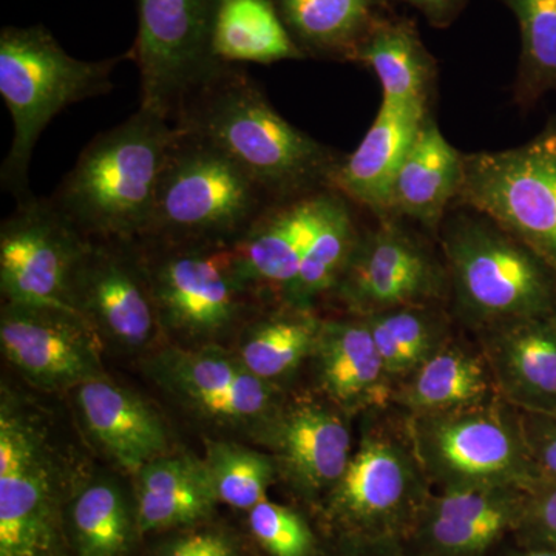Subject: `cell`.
Listing matches in <instances>:
<instances>
[{"label": "cell", "mask_w": 556, "mask_h": 556, "mask_svg": "<svg viewBox=\"0 0 556 556\" xmlns=\"http://www.w3.org/2000/svg\"><path fill=\"white\" fill-rule=\"evenodd\" d=\"M212 53L240 65L305 60L270 0H218Z\"/></svg>", "instance_id": "29"}, {"label": "cell", "mask_w": 556, "mask_h": 556, "mask_svg": "<svg viewBox=\"0 0 556 556\" xmlns=\"http://www.w3.org/2000/svg\"><path fill=\"white\" fill-rule=\"evenodd\" d=\"M405 417L434 492L538 484L519 409L503 397Z\"/></svg>", "instance_id": "7"}, {"label": "cell", "mask_w": 556, "mask_h": 556, "mask_svg": "<svg viewBox=\"0 0 556 556\" xmlns=\"http://www.w3.org/2000/svg\"><path fill=\"white\" fill-rule=\"evenodd\" d=\"M137 517L118 486L98 482L73 501L70 530L78 556H124L129 551Z\"/></svg>", "instance_id": "33"}, {"label": "cell", "mask_w": 556, "mask_h": 556, "mask_svg": "<svg viewBox=\"0 0 556 556\" xmlns=\"http://www.w3.org/2000/svg\"><path fill=\"white\" fill-rule=\"evenodd\" d=\"M175 137L174 124L138 109L91 139L51 201L86 239H139Z\"/></svg>", "instance_id": "2"}, {"label": "cell", "mask_w": 556, "mask_h": 556, "mask_svg": "<svg viewBox=\"0 0 556 556\" xmlns=\"http://www.w3.org/2000/svg\"><path fill=\"white\" fill-rule=\"evenodd\" d=\"M514 536L518 546L556 552V486L538 484L527 492L525 511Z\"/></svg>", "instance_id": "37"}, {"label": "cell", "mask_w": 556, "mask_h": 556, "mask_svg": "<svg viewBox=\"0 0 556 556\" xmlns=\"http://www.w3.org/2000/svg\"><path fill=\"white\" fill-rule=\"evenodd\" d=\"M369 412L346 470L325 495V514L339 536L404 543L434 490L409 438L407 417Z\"/></svg>", "instance_id": "6"}, {"label": "cell", "mask_w": 556, "mask_h": 556, "mask_svg": "<svg viewBox=\"0 0 556 556\" xmlns=\"http://www.w3.org/2000/svg\"><path fill=\"white\" fill-rule=\"evenodd\" d=\"M364 318L393 390L453 336L439 305L405 306Z\"/></svg>", "instance_id": "31"}, {"label": "cell", "mask_w": 556, "mask_h": 556, "mask_svg": "<svg viewBox=\"0 0 556 556\" xmlns=\"http://www.w3.org/2000/svg\"><path fill=\"white\" fill-rule=\"evenodd\" d=\"M321 556H409L401 541L339 536L338 544Z\"/></svg>", "instance_id": "40"}, {"label": "cell", "mask_w": 556, "mask_h": 556, "mask_svg": "<svg viewBox=\"0 0 556 556\" xmlns=\"http://www.w3.org/2000/svg\"><path fill=\"white\" fill-rule=\"evenodd\" d=\"M285 303V302H283ZM321 320L313 309H287L252 325L241 346V364L257 378L274 380L291 375L316 348Z\"/></svg>", "instance_id": "32"}, {"label": "cell", "mask_w": 556, "mask_h": 556, "mask_svg": "<svg viewBox=\"0 0 556 556\" xmlns=\"http://www.w3.org/2000/svg\"><path fill=\"white\" fill-rule=\"evenodd\" d=\"M87 241L50 197L31 193L17 201L0 229V285L7 303L79 313L72 285Z\"/></svg>", "instance_id": "12"}, {"label": "cell", "mask_w": 556, "mask_h": 556, "mask_svg": "<svg viewBox=\"0 0 556 556\" xmlns=\"http://www.w3.org/2000/svg\"><path fill=\"white\" fill-rule=\"evenodd\" d=\"M518 20L521 62L517 100L530 105L556 91V0H503Z\"/></svg>", "instance_id": "34"}, {"label": "cell", "mask_w": 556, "mask_h": 556, "mask_svg": "<svg viewBox=\"0 0 556 556\" xmlns=\"http://www.w3.org/2000/svg\"><path fill=\"white\" fill-rule=\"evenodd\" d=\"M72 300L90 324L123 345H144L160 321L137 239L87 241L73 276Z\"/></svg>", "instance_id": "13"}, {"label": "cell", "mask_w": 556, "mask_h": 556, "mask_svg": "<svg viewBox=\"0 0 556 556\" xmlns=\"http://www.w3.org/2000/svg\"><path fill=\"white\" fill-rule=\"evenodd\" d=\"M441 244L456 316L477 336L556 313V270L485 215L450 218Z\"/></svg>", "instance_id": "3"}, {"label": "cell", "mask_w": 556, "mask_h": 556, "mask_svg": "<svg viewBox=\"0 0 556 556\" xmlns=\"http://www.w3.org/2000/svg\"><path fill=\"white\" fill-rule=\"evenodd\" d=\"M164 375L181 396L212 416L228 419H270L277 390L257 378L241 361L207 351H172L163 357Z\"/></svg>", "instance_id": "22"}, {"label": "cell", "mask_w": 556, "mask_h": 556, "mask_svg": "<svg viewBox=\"0 0 556 556\" xmlns=\"http://www.w3.org/2000/svg\"><path fill=\"white\" fill-rule=\"evenodd\" d=\"M457 199L556 270V121L519 148L464 156Z\"/></svg>", "instance_id": "9"}, {"label": "cell", "mask_w": 556, "mask_h": 556, "mask_svg": "<svg viewBox=\"0 0 556 556\" xmlns=\"http://www.w3.org/2000/svg\"><path fill=\"white\" fill-rule=\"evenodd\" d=\"M354 61L376 73L383 102L427 108L434 61L412 22L383 17L361 43Z\"/></svg>", "instance_id": "28"}, {"label": "cell", "mask_w": 556, "mask_h": 556, "mask_svg": "<svg viewBox=\"0 0 556 556\" xmlns=\"http://www.w3.org/2000/svg\"><path fill=\"white\" fill-rule=\"evenodd\" d=\"M203 466L219 503L251 510L265 500L278 470L274 457L232 442H207Z\"/></svg>", "instance_id": "35"}, {"label": "cell", "mask_w": 556, "mask_h": 556, "mask_svg": "<svg viewBox=\"0 0 556 556\" xmlns=\"http://www.w3.org/2000/svg\"><path fill=\"white\" fill-rule=\"evenodd\" d=\"M84 422L121 467L137 475L164 456L166 430L156 413L137 394L104 378L87 380L78 390Z\"/></svg>", "instance_id": "23"}, {"label": "cell", "mask_w": 556, "mask_h": 556, "mask_svg": "<svg viewBox=\"0 0 556 556\" xmlns=\"http://www.w3.org/2000/svg\"><path fill=\"white\" fill-rule=\"evenodd\" d=\"M420 11L434 27H447L459 16L467 0H402Z\"/></svg>", "instance_id": "41"}, {"label": "cell", "mask_w": 556, "mask_h": 556, "mask_svg": "<svg viewBox=\"0 0 556 556\" xmlns=\"http://www.w3.org/2000/svg\"><path fill=\"white\" fill-rule=\"evenodd\" d=\"M217 503L203 463L161 456L137 473V527L141 532L195 525Z\"/></svg>", "instance_id": "27"}, {"label": "cell", "mask_w": 556, "mask_h": 556, "mask_svg": "<svg viewBox=\"0 0 556 556\" xmlns=\"http://www.w3.org/2000/svg\"><path fill=\"white\" fill-rule=\"evenodd\" d=\"M155 556H240V551L228 533L197 530L172 538L156 551Z\"/></svg>", "instance_id": "39"}, {"label": "cell", "mask_w": 556, "mask_h": 556, "mask_svg": "<svg viewBox=\"0 0 556 556\" xmlns=\"http://www.w3.org/2000/svg\"><path fill=\"white\" fill-rule=\"evenodd\" d=\"M463 177L464 155L427 116L394 179L390 217L413 219L438 230L450 203L459 195Z\"/></svg>", "instance_id": "24"}, {"label": "cell", "mask_w": 556, "mask_h": 556, "mask_svg": "<svg viewBox=\"0 0 556 556\" xmlns=\"http://www.w3.org/2000/svg\"><path fill=\"white\" fill-rule=\"evenodd\" d=\"M427 116V108L382 101L361 144L351 155L339 160L328 188L380 219L391 218L394 179Z\"/></svg>", "instance_id": "20"}, {"label": "cell", "mask_w": 556, "mask_h": 556, "mask_svg": "<svg viewBox=\"0 0 556 556\" xmlns=\"http://www.w3.org/2000/svg\"><path fill=\"white\" fill-rule=\"evenodd\" d=\"M305 58L354 61L386 0H270Z\"/></svg>", "instance_id": "26"}, {"label": "cell", "mask_w": 556, "mask_h": 556, "mask_svg": "<svg viewBox=\"0 0 556 556\" xmlns=\"http://www.w3.org/2000/svg\"><path fill=\"white\" fill-rule=\"evenodd\" d=\"M0 556H58L49 467L35 431L7 407L0 416Z\"/></svg>", "instance_id": "14"}, {"label": "cell", "mask_w": 556, "mask_h": 556, "mask_svg": "<svg viewBox=\"0 0 556 556\" xmlns=\"http://www.w3.org/2000/svg\"><path fill=\"white\" fill-rule=\"evenodd\" d=\"M358 233L350 201L327 189L298 277L280 299L295 308L313 309L317 299L331 294L356 247Z\"/></svg>", "instance_id": "30"}, {"label": "cell", "mask_w": 556, "mask_h": 556, "mask_svg": "<svg viewBox=\"0 0 556 556\" xmlns=\"http://www.w3.org/2000/svg\"><path fill=\"white\" fill-rule=\"evenodd\" d=\"M331 294L357 317L441 305L450 295L447 269L444 260L399 225L397 218H383L375 229L358 233Z\"/></svg>", "instance_id": "11"}, {"label": "cell", "mask_w": 556, "mask_h": 556, "mask_svg": "<svg viewBox=\"0 0 556 556\" xmlns=\"http://www.w3.org/2000/svg\"><path fill=\"white\" fill-rule=\"evenodd\" d=\"M311 358L318 387L346 415L391 407L393 386L364 317L321 320Z\"/></svg>", "instance_id": "19"}, {"label": "cell", "mask_w": 556, "mask_h": 556, "mask_svg": "<svg viewBox=\"0 0 556 556\" xmlns=\"http://www.w3.org/2000/svg\"><path fill=\"white\" fill-rule=\"evenodd\" d=\"M527 492L521 486L434 492L402 544L409 556H486L514 535Z\"/></svg>", "instance_id": "16"}, {"label": "cell", "mask_w": 556, "mask_h": 556, "mask_svg": "<svg viewBox=\"0 0 556 556\" xmlns=\"http://www.w3.org/2000/svg\"><path fill=\"white\" fill-rule=\"evenodd\" d=\"M218 0H137L138 31L127 51L139 72V109L174 123L179 105L219 64L212 53Z\"/></svg>", "instance_id": "10"}, {"label": "cell", "mask_w": 556, "mask_h": 556, "mask_svg": "<svg viewBox=\"0 0 556 556\" xmlns=\"http://www.w3.org/2000/svg\"><path fill=\"white\" fill-rule=\"evenodd\" d=\"M137 240L161 324L188 338L222 334L258 292L241 269L236 243Z\"/></svg>", "instance_id": "8"}, {"label": "cell", "mask_w": 556, "mask_h": 556, "mask_svg": "<svg viewBox=\"0 0 556 556\" xmlns=\"http://www.w3.org/2000/svg\"><path fill=\"white\" fill-rule=\"evenodd\" d=\"M248 521L252 535L270 556H316V536L292 508L265 497L249 510Z\"/></svg>", "instance_id": "36"}, {"label": "cell", "mask_w": 556, "mask_h": 556, "mask_svg": "<svg viewBox=\"0 0 556 556\" xmlns=\"http://www.w3.org/2000/svg\"><path fill=\"white\" fill-rule=\"evenodd\" d=\"M325 192L327 189L273 204L237 241L241 269L258 292L273 289L281 298L298 277Z\"/></svg>", "instance_id": "21"}, {"label": "cell", "mask_w": 556, "mask_h": 556, "mask_svg": "<svg viewBox=\"0 0 556 556\" xmlns=\"http://www.w3.org/2000/svg\"><path fill=\"white\" fill-rule=\"evenodd\" d=\"M504 556H556V552L547 551V548L517 546Z\"/></svg>", "instance_id": "42"}, {"label": "cell", "mask_w": 556, "mask_h": 556, "mask_svg": "<svg viewBox=\"0 0 556 556\" xmlns=\"http://www.w3.org/2000/svg\"><path fill=\"white\" fill-rule=\"evenodd\" d=\"M277 468L303 496L327 495L353 455L346 413L334 404L299 401L268 419Z\"/></svg>", "instance_id": "17"}, {"label": "cell", "mask_w": 556, "mask_h": 556, "mask_svg": "<svg viewBox=\"0 0 556 556\" xmlns=\"http://www.w3.org/2000/svg\"><path fill=\"white\" fill-rule=\"evenodd\" d=\"M83 314L7 303L0 343L7 358L43 388L83 386L101 378L100 361Z\"/></svg>", "instance_id": "15"}, {"label": "cell", "mask_w": 556, "mask_h": 556, "mask_svg": "<svg viewBox=\"0 0 556 556\" xmlns=\"http://www.w3.org/2000/svg\"><path fill=\"white\" fill-rule=\"evenodd\" d=\"M172 124L222 149L277 203L329 189L340 160L285 119L240 64L219 62L186 94Z\"/></svg>", "instance_id": "1"}, {"label": "cell", "mask_w": 556, "mask_h": 556, "mask_svg": "<svg viewBox=\"0 0 556 556\" xmlns=\"http://www.w3.org/2000/svg\"><path fill=\"white\" fill-rule=\"evenodd\" d=\"M497 396L481 348L450 338L437 353L394 387L391 405L404 415L447 412Z\"/></svg>", "instance_id": "25"}, {"label": "cell", "mask_w": 556, "mask_h": 556, "mask_svg": "<svg viewBox=\"0 0 556 556\" xmlns=\"http://www.w3.org/2000/svg\"><path fill=\"white\" fill-rule=\"evenodd\" d=\"M497 396L519 412L556 415V313L478 334Z\"/></svg>", "instance_id": "18"}, {"label": "cell", "mask_w": 556, "mask_h": 556, "mask_svg": "<svg viewBox=\"0 0 556 556\" xmlns=\"http://www.w3.org/2000/svg\"><path fill=\"white\" fill-rule=\"evenodd\" d=\"M276 203L222 149L177 127L139 239L233 244Z\"/></svg>", "instance_id": "5"}, {"label": "cell", "mask_w": 556, "mask_h": 556, "mask_svg": "<svg viewBox=\"0 0 556 556\" xmlns=\"http://www.w3.org/2000/svg\"><path fill=\"white\" fill-rule=\"evenodd\" d=\"M129 53L102 61L70 56L43 25L0 31V94L14 137L2 166V186L17 201L31 195L28 170L36 142L51 119L113 89L112 75Z\"/></svg>", "instance_id": "4"}, {"label": "cell", "mask_w": 556, "mask_h": 556, "mask_svg": "<svg viewBox=\"0 0 556 556\" xmlns=\"http://www.w3.org/2000/svg\"><path fill=\"white\" fill-rule=\"evenodd\" d=\"M519 417L538 484L556 486V415L519 412Z\"/></svg>", "instance_id": "38"}]
</instances>
